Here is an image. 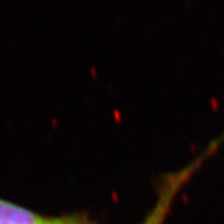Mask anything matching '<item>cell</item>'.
<instances>
[{
  "label": "cell",
  "mask_w": 224,
  "mask_h": 224,
  "mask_svg": "<svg viewBox=\"0 0 224 224\" xmlns=\"http://www.w3.org/2000/svg\"><path fill=\"white\" fill-rule=\"evenodd\" d=\"M44 224H97L85 213H74L58 217H47Z\"/></svg>",
  "instance_id": "3957f363"
},
{
  "label": "cell",
  "mask_w": 224,
  "mask_h": 224,
  "mask_svg": "<svg viewBox=\"0 0 224 224\" xmlns=\"http://www.w3.org/2000/svg\"><path fill=\"white\" fill-rule=\"evenodd\" d=\"M224 141V133L216 140L212 141L203 152L197 156L192 162L179 170L164 174L159 181L157 188V200L155 205L150 211L141 224H164L171 205L174 201L176 194L185 183L200 167L203 161L211 156Z\"/></svg>",
  "instance_id": "6da1fadb"
},
{
  "label": "cell",
  "mask_w": 224,
  "mask_h": 224,
  "mask_svg": "<svg viewBox=\"0 0 224 224\" xmlns=\"http://www.w3.org/2000/svg\"><path fill=\"white\" fill-rule=\"evenodd\" d=\"M47 217L0 197V224H44Z\"/></svg>",
  "instance_id": "7a4b0ae2"
}]
</instances>
